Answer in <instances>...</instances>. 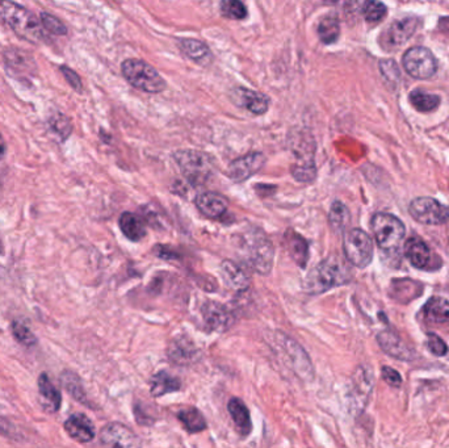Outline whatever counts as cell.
I'll return each instance as SVG.
<instances>
[{
    "instance_id": "obj_36",
    "label": "cell",
    "mask_w": 449,
    "mask_h": 448,
    "mask_svg": "<svg viewBox=\"0 0 449 448\" xmlns=\"http://www.w3.org/2000/svg\"><path fill=\"white\" fill-rule=\"evenodd\" d=\"M350 220H351V215L348 208L341 202H334L328 213L330 226L334 231H343L350 224Z\"/></svg>"
},
{
    "instance_id": "obj_43",
    "label": "cell",
    "mask_w": 449,
    "mask_h": 448,
    "mask_svg": "<svg viewBox=\"0 0 449 448\" xmlns=\"http://www.w3.org/2000/svg\"><path fill=\"white\" fill-rule=\"evenodd\" d=\"M382 379L386 381L390 387H399L402 384V378L401 375L395 371L392 367H382L381 369Z\"/></svg>"
},
{
    "instance_id": "obj_8",
    "label": "cell",
    "mask_w": 449,
    "mask_h": 448,
    "mask_svg": "<svg viewBox=\"0 0 449 448\" xmlns=\"http://www.w3.org/2000/svg\"><path fill=\"white\" fill-rule=\"evenodd\" d=\"M408 212L415 221L424 225H441L449 220V208L432 197H418L408 205Z\"/></svg>"
},
{
    "instance_id": "obj_31",
    "label": "cell",
    "mask_w": 449,
    "mask_h": 448,
    "mask_svg": "<svg viewBox=\"0 0 449 448\" xmlns=\"http://www.w3.org/2000/svg\"><path fill=\"white\" fill-rule=\"evenodd\" d=\"M39 391H40V396L42 397L43 407L50 413L57 411L61 407L62 397H61L59 391L55 388L54 384L49 380L46 373H41L39 378Z\"/></svg>"
},
{
    "instance_id": "obj_15",
    "label": "cell",
    "mask_w": 449,
    "mask_h": 448,
    "mask_svg": "<svg viewBox=\"0 0 449 448\" xmlns=\"http://www.w3.org/2000/svg\"><path fill=\"white\" fill-rule=\"evenodd\" d=\"M167 355L177 366H191L201 358V351L187 335H179L170 342Z\"/></svg>"
},
{
    "instance_id": "obj_17",
    "label": "cell",
    "mask_w": 449,
    "mask_h": 448,
    "mask_svg": "<svg viewBox=\"0 0 449 448\" xmlns=\"http://www.w3.org/2000/svg\"><path fill=\"white\" fill-rule=\"evenodd\" d=\"M283 338L284 340H277L281 342L280 344L283 350L286 351V356H289L290 360L289 364L302 376V379L312 380L314 376V368L306 351L299 346V343H296V340L286 338V335H283Z\"/></svg>"
},
{
    "instance_id": "obj_2",
    "label": "cell",
    "mask_w": 449,
    "mask_h": 448,
    "mask_svg": "<svg viewBox=\"0 0 449 448\" xmlns=\"http://www.w3.org/2000/svg\"><path fill=\"white\" fill-rule=\"evenodd\" d=\"M351 279V272L344 262L338 257H330L322 260L306 276L305 289L309 293L319 295L335 286L344 285Z\"/></svg>"
},
{
    "instance_id": "obj_27",
    "label": "cell",
    "mask_w": 449,
    "mask_h": 448,
    "mask_svg": "<svg viewBox=\"0 0 449 448\" xmlns=\"http://www.w3.org/2000/svg\"><path fill=\"white\" fill-rule=\"evenodd\" d=\"M181 389V381L167 371L157 372L150 380V393L158 398L168 393L179 392Z\"/></svg>"
},
{
    "instance_id": "obj_29",
    "label": "cell",
    "mask_w": 449,
    "mask_h": 448,
    "mask_svg": "<svg viewBox=\"0 0 449 448\" xmlns=\"http://www.w3.org/2000/svg\"><path fill=\"white\" fill-rule=\"evenodd\" d=\"M286 244L292 259L301 269L306 267L309 260V244L308 241L293 231H286Z\"/></svg>"
},
{
    "instance_id": "obj_7",
    "label": "cell",
    "mask_w": 449,
    "mask_h": 448,
    "mask_svg": "<svg viewBox=\"0 0 449 448\" xmlns=\"http://www.w3.org/2000/svg\"><path fill=\"white\" fill-rule=\"evenodd\" d=\"M402 65L415 79H428L435 75L437 61L431 50L423 46H412L403 55Z\"/></svg>"
},
{
    "instance_id": "obj_26",
    "label": "cell",
    "mask_w": 449,
    "mask_h": 448,
    "mask_svg": "<svg viewBox=\"0 0 449 448\" xmlns=\"http://www.w3.org/2000/svg\"><path fill=\"white\" fill-rule=\"evenodd\" d=\"M234 92L239 100V104L254 115H264L270 108V97L264 94L242 87L237 88Z\"/></svg>"
},
{
    "instance_id": "obj_13",
    "label": "cell",
    "mask_w": 449,
    "mask_h": 448,
    "mask_svg": "<svg viewBox=\"0 0 449 448\" xmlns=\"http://www.w3.org/2000/svg\"><path fill=\"white\" fill-rule=\"evenodd\" d=\"M203 320H204L205 329L208 331L223 333L232 327L235 318L232 313L222 304L216 301L205 302L203 309Z\"/></svg>"
},
{
    "instance_id": "obj_5",
    "label": "cell",
    "mask_w": 449,
    "mask_h": 448,
    "mask_svg": "<svg viewBox=\"0 0 449 448\" xmlns=\"http://www.w3.org/2000/svg\"><path fill=\"white\" fill-rule=\"evenodd\" d=\"M370 228L382 250H395L405 238V225L399 218L389 213H377L372 218Z\"/></svg>"
},
{
    "instance_id": "obj_20",
    "label": "cell",
    "mask_w": 449,
    "mask_h": 448,
    "mask_svg": "<svg viewBox=\"0 0 449 448\" xmlns=\"http://www.w3.org/2000/svg\"><path fill=\"white\" fill-rule=\"evenodd\" d=\"M194 203L205 217L212 218V220L222 217L226 213L229 206L226 197H223L217 192L200 193L196 197Z\"/></svg>"
},
{
    "instance_id": "obj_12",
    "label": "cell",
    "mask_w": 449,
    "mask_h": 448,
    "mask_svg": "<svg viewBox=\"0 0 449 448\" xmlns=\"http://www.w3.org/2000/svg\"><path fill=\"white\" fill-rule=\"evenodd\" d=\"M100 442L106 448H142L136 433L120 422H110L100 431Z\"/></svg>"
},
{
    "instance_id": "obj_39",
    "label": "cell",
    "mask_w": 449,
    "mask_h": 448,
    "mask_svg": "<svg viewBox=\"0 0 449 448\" xmlns=\"http://www.w3.org/2000/svg\"><path fill=\"white\" fill-rule=\"evenodd\" d=\"M221 12L225 17L232 19V20H243L247 16L245 4L242 1H238V0L222 1L221 3Z\"/></svg>"
},
{
    "instance_id": "obj_1",
    "label": "cell",
    "mask_w": 449,
    "mask_h": 448,
    "mask_svg": "<svg viewBox=\"0 0 449 448\" xmlns=\"http://www.w3.org/2000/svg\"><path fill=\"white\" fill-rule=\"evenodd\" d=\"M0 19L21 39L33 43H41L48 40L40 16L17 3L0 0Z\"/></svg>"
},
{
    "instance_id": "obj_10",
    "label": "cell",
    "mask_w": 449,
    "mask_h": 448,
    "mask_svg": "<svg viewBox=\"0 0 449 448\" xmlns=\"http://www.w3.org/2000/svg\"><path fill=\"white\" fill-rule=\"evenodd\" d=\"M296 162L292 166V175L302 183L313 182L317 177V168L314 162L315 144L312 137H306L305 141H297L293 146Z\"/></svg>"
},
{
    "instance_id": "obj_18",
    "label": "cell",
    "mask_w": 449,
    "mask_h": 448,
    "mask_svg": "<svg viewBox=\"0 0 449 448\" xmlns=\"http://www.w3.org/2000/svg\"><path fill=\"white\" fill-rule=\"evenodd\" d=\"M377 342L385 353L395 359L405 362L415 359V351L401 340V337L395 331L383 330L377 335Z\"/></svg>"
},
{
    "instance_id": "obj_44",
    "label": "cell",
    "mask_w": 449,
    "mask_h": 448,
    "mask_svg": "<svg viewBox=\"0 0 449 448\" xmlns=\"http://www.w3.org/2000/svg\"><path fill=\"white\" fill-rule=\"evenodd\" d=\"M61 71L63 72V75H65L66 81H68V84H70L74 90H77V91L81 92V91H82V81H81L79 75H78L74 70L68 68V66H62V68H61Z\"/></svg>"
},
{
    "instance_id": "obj_16",
    "label": "cell",
    "mask_w": 449,
    "mask_h": 448,
    "mask_svg": "<svg viewBox=\"0 0 449 448\" xmlns=\"http://www.w3.org/2000/svg\"><path fill=\"white\" fill-rule=\"evenodd\" d=\"M405 255L410 263L419 270H436L440 264L435 263V257L431 249L426 244L422 238L411 237L405 244Z\"/></svg>"
},
{
    "instance_id": "obj_9",
    "label": "cell",
    "mask_w": 449,
    "mask_h": 448,
    "mask_svg": "<svg viewBox=\"0 0 449 448\" xmlns=\"http://www.w3.org/2000/svg\"><path fill=\"white\" fill-rule=\"evenodd\" d=\"M247 246V259L250 266L259 272L260 275H268L272 270L275 250L272 242L263 234L255 233L250 240Z\"/></svg>"
},
{
    "instance_id": "obj_30",
    "label": "cell",
    "mask_w": 449,
    "mask_h": 448,
    "mask_svg": "<svg viewBox=\"0 0 449 448\" xmlns=\"http://www.w3.org/2000/svg\"><path fill=\"white\" fill-rule=\"evenodd\" d=\"M120 228L123 231V235L133 241V242H139L146 237V226L142 218L137 216L134 213L130 212H123L121 217L119 220Z\"/></svg>"
},
{
    "instance_id": "obj_38",
    "label": "cell",
    "mask_w": 449,
    "mask_h": 448,
    "mask_svg": "<svg viewBox=\"0 0 449 448\" xmlns=\"http://www.w3.org/2000/svg\"><path fill=\"white\" fill-rule=\"evenodd\" d=\"M40 20H41L42 28L45 29L46 33H50L54 36L68 35V27L54 14L41 12Z\"/></svg>"
},
{
    "instance_id": "obj_32",
    "label": "cell",
    "mask_w": 449,
    "mask_h": 448,
    "mask_svg": "<svg viewBox=\"0 0 449 448\" xmlns=\"http://www.w3.org/2000/svg\"><path fill=\"white\" fill-rule=\"evenodd\" d=\"M177 418L181 422L183 427L191 433L197 434L201 433L206 429V421H205L203 413L196 407H186L177 413Z\"/></svg>"
},
{
    "instance_id": "obj_24",
    "label": "cell",
    "mask_w": 449,
    "mask_h": 448,
    "mask_svg": "<svg viewBox=\"0 0 449 448\" xmlns=\"http://www.w3.org/2000/svg\"><path fill=\"white\" fill-rule=\"evenodd\" d=\"M6 66L16 74H32L36 71V62L26 50L11 48L4 53Z\"/></svg>"
},
{
    "instance_id": "obj_37",
    "label": "cell",
    "mask_w": 449,
    "mask_h": 448,
    "mask_svg": "<svg viewBox=\"0 0 449 448\" xmlns=\"http://www.w3.org/2000/svg\"><path fill=\"white\" fill-rule=\"evenodd\" d=\"M49 126L55 136L61 139H66L72 132V125L68 117L62 113H55L49 119Z\"/></svg>"
},
{
    "instance_id": "obj_42",
    "label": "cell",
    "mask_w": 449,
    "mask_h": 448,
    "mask_svg": "<svg viewBox=\"0 0 449 448\" xmlns=\"http://www.w3.org/2000/svg\"><path fill=\"white\" fill-rule=\"evenodd\" d=\"M428 349L435 356H444L448 353V346L446 342L434 333L428 334Z\"/></svg>"
},
{
    "instance_id": "obj_3",
    "label": "cell",
    "mask_w": 449,
    "mask_h": 448,
    "mask_svg": "<svg viewBox=\"0 0 449 448\" xmlns=\"http://www.w3.org/2000/svg\"><path fill=\"white\" fill-rule=\"evenodd\" d=\"M174 159L180 167L183 177L192 186H203L214 174V162L212 157L199 150H179L174 153Z\"/></svg>"
},
{
    "instance_id": "obj_28",
    "label": "cell",
    "mask_w": 449,
    "mask_h": 448,
    "mask_svg": "<svg viewBox=\"0 0 449 448\" xmlns=\"http://www.w3.org/2000/svg\"><path fill=\"white\" fill-rule=\"evenodd\" d=\"M179 48L190 59L194 61L199 65L206 66L213 59V55H212L209 46L201 41L183 39V40L179 41Z\"/></svg>"
},
{
    "instance_id": "obj_11",
    "label": "cell",
    "mask_w": 449,
    "mask_h": 448,
    "mask_svg": "<svg viewBox=\"0 0 449 448\" xmlns=\"http://www.w3.org/2000/svg\"><path fill=\"white\" fill-rule=\"evenodd\" d=\"M418 27V19L405 17L395 20L389 27L382 32L380 45L385 50H395L405 45L408 39L414 35Z\"/></svg>"
},
{
    "instance_id": "obj_40",
    "label": "cell",
    "mask_w": 449,
    "mask_h": 448,
    "mask_svg": "<svg viewBox=\"0 0 449 448\" xmlns=\"http://www.w3.org/2000/svg\"><path fill=\"white\" fill-rule=\"evenodd\" d=\"M361 12L367 21L377 23L386 16L388 10H386L385 4H382L380 1H367V3H364Z\"/></svg>"
},
{
    "instance_id": "obj_22",
    "label": "cell",
    "mask_w": 449,
    "mask_h": 448,
    "mask_svg": "<svg viewBox=\"0 0 449 448\" xmlns=\"http://www.w3.org/2000/svg\"><path fill=\"white\" fill-rule=\"evenodd\" d=\"M373 387L372 372L366 367H359L355 372L351 391V402L355 407H364Z\"/></svg>"
},
{
    "instance_id": "obj_41",
    "label": "cell",
    "mask_w": 449,
    "mask_h": 448,
    "mask_svg": "<svg viewBox=\"0 0 449 448\" xmlns=\"http://www.w3.org/2000/svg\"><path fill=\"white\" fill-rule=\"evenodd\" d=\"M12 334H14V340H17L19 343L24 344V346H34L37 343V338L36 335L28 329L27 326L21 322H14L12 324Z\"/></svg>"
},
{
    "instance_id": "obj_14",
    "label": "cell",
    "mask_w": 449,
    "mask_h": 448,
    "mask_svg": "<svg viewBox=\"0 0 449 448\" xmlns=\"http://www.w3.org/2000/svg\"><path fill=\"white\" fill-rule=\"evenodd\" d=\"M264 163H266L264 154L258 151L248 153L229 164L228 175L230 177L232 182L242 183L260 171Z\"/></svg>"
},
{
    "instance_id": "obj_34",
    "label": "cell",
    "mask_w": 449,
    "mask_h": 448,
    "mask_svg": "<svg viewBox=\"0 0 449 448\" xmlns=\"http://www.w3.org/2000/svg\"><path fill=\"white\" fill-rule=\"evenodd\" d=\"M61 382L63 384L65 389L68 391L71 397H74L77 401H79L82 404H88L87 394L83 388L82 380L79 379V376L77 373L65 371L61 376Z\"/></svg>"
},
{
    "instance_id": "obj_45",
    "label": "cell",
    "mask_w": 449,
    "mask_h": 448,
    "mask_svg": "<svg viewBox=\"0 0 449 448\" xmlns=\"http://www.w3.org/2000/svg\"><path fill=\"white\" fill-rule=\"evenodd\" d=\"M6 151H7V146H6V142L3 139V137L0 135V161L4 158L6 155Z\"/></svg>"
},
{
    "instance_id": "obj_4",
    "label": "cell",
    "mask_w": 449,
    "mask_h": 448,
    "mask_svg": "<svg viewBox=\"0 0 449 448\" xmlns=\"http://www.w3.org/2000/svg\"><path fill=\"white\" fill-rule=\"evenodd\" d=\"M123 77L133 87L148 94H158L166 88V81L159 72L145 61L130 58L121 65Z\"/></svg>"
},
{
    "instance_id": "obj_35",
    "label": "cell",
    "mask_w": 449,
    "mask_h": 448,
    "mask_svg": "<svg viewBox=\"0 0 449 448\" xmlns=\"http://www.w3.org/2000/svg\"><path fill=\"white\" fill-rule=\"evenodd\" d=\"M410 103L419 112H431L439 107L440 97L435 94H428L422 90H414L410 94Z\"/></svg>"
},
{
    "instance_id": "obj_23",
    "label": "cell",
    "mask_w": 449,
    "mask_h": 448,
    "mask_svg": "<svg viewBox=\"0 0 449 448\" xmlns=\"http://www.w3.org/2000/svg\"><path fill=\"white\" fill-rule=\"evenodd\" d=\"M423 317L430 326H449V301L443 298H431L423 306Z\"/></svg>"
},
{
    "instance_id": "obj_33",
    "label": "cell",
    "mask_w": 449,
    "mask_h": 448,
    "mask_svg": "<svg viewBox=\"0 0 449 448\" xmlns=\"http://www.w3.org/2000/svg\"><path fill=\"white\" fill-rule=\"evenodd\" d=\"M318 36L326 45L337 42L341 36V24L338 17L326 16L318 26Z\"/></svg>"
},
{
    "instance_id": "obj_25",
    "label": "cell",
    "mask_w": 449,
    "mask_h": 448,
    "mask_svg": "<svg viewBox=\"0 0 449 448\" xmlns=\"http://www.w3.org/2000/svg\"><path fill=\"white\" fill-rule=\"evenodd\" d=\"M228 410L232 416L237 431L242 436H248L252 431V421H251L250 410L246 407L245 402L241 398L234 397L228 404Z\"/></svg>"
},
{
    "instance_id": "obj_6",
    "label": "cell",
    "mask_w": 449,
    "mask_h": 448,
    "mask_svg": "<svg viewBox=\"0 0 449 448\" xmlns=\"http://www.w3.org/2000/svg\"><path fill=\"white\" fill-rule=\"evenodd\" d=\"M343 250L347 260L357 269H366L373 259V242L361 229H351L344 234Z\"/></svg>"
},
{
    "instance_id": "obj_19",
    "label": "cell",
    "mask_w": 449,
    "mask_h": 448,
    "mask_svg": "<svg viewBox=\"0 0 449 448\" xmlns=\"http://www.w3.org/2000/svg\"><path fill=\"white\" fill-rule=\"evenodd\" d=\"M65 430L74 440L79 443H88L96 435L94 423L87 416L81 413L68 417V421L65 422Z\"/></svg>"
},
{
    "instance_id": "obj_21",
    "label": "cell",
    "mask_w": 449,
    "mask_h": 448,
    "mask_svg": "<svg viewBox=\"0 0 449 448\" xmlns=\"http://www.w3.org/2000/svg\"><path fill=\"white\" fill-rule=\"evenodd\" d=\"M219 272H221V276H222L225 284L228 285L232 291L243 292L250 286V283H251L250 275L246 272L243 267L234 263L232 260H223L221 263Z\"/></svg>"
}]
</instances>
